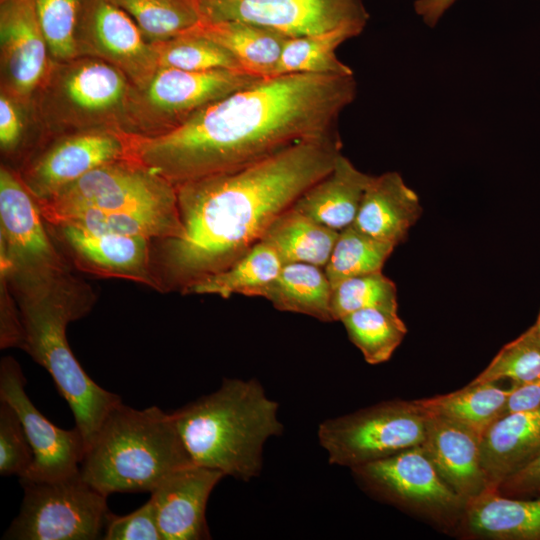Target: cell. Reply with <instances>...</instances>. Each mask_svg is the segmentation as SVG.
Returning a JSON list of instances; mask_svg holds the SVG:
<instances>
[{
    "mask_svg": "<svg viewBox=\"0 0 540 540\" xmlns=\"http://www.w3.org/2000/svg\"><path fill=\"white\" fill-rule=\"evenodd\" d=\"M354 74L265 77L153 136L129 134L128 157L177 186L237 170L298 142L338 133Z\"/></svg>",
    "mask_w": 540,
    "mask_h": 540,
    "instance_id": "obj_1",
    "label": "cell"
},
{
    "mask_svg": "<svg viewBox=\"0 0 540 540\" xmlns=\"http://www.w3.org/2000/svg\"><path fill=\"white\" fill-rule=\"evenodd\" d=\"M339 133L309 139L234 171L177 185L183 234L162 241V290L225 270L259 242L272 221L333 168Z\"/></svg>",
    "mask_w": 540,
    "mask_h": 540,
    "instance_id": "obj_2",
    "label": "cell"
},
{
    "mask_svg": "<svg viewBox=\"0 0 540 540\" xmlns=\"http://www.w3.org/2000/svg\"><path fill=\"white\" fill-rule=\"evenodd\" d=\"M25 330L24 351L44 367L73 412L86 449L121 398L94 382L73 355L66 338L69 322L86 315L94 296L69 272L55 278L8 283Z\"/></svg>",
    "mask_w": 540,
    "mask_h": 540,
    "instance_id": "obj_3",
    "label": "cell"
},
{
    "mask_svg": "<svg viewBox=\"0 0 540 540\" xmlns=\"http://www.w3.org/2000/svg\"><path fill=\"white\" fill-rule=\"evenodd\" d=\"M278 410L256 379L225 378L171 414L194 464L249 481L262 470L266 441L283 431Z\"/></svg>",
    "mask_w": 540,
    "mask_h": 540,
    "instance_id": "obj_4",
    "label": "cell"
},
{
    "mask_svg": "<svg viewBox=\"0 0 540 540\" xmlns=\"http://www.w3.org/2000/svg\"><path fill=\"white\" fill-rule=\"evenodd\" d=\"M194 464L172 414L157 406L118 404L106 417L80 465L82 478L107 497L152 492L175 470Z\"/></svg>",
    "mask_w": 540,
    "mask_h": 540,
    "instance_id": "obj_5",
    "label": "cell"
},
{
    "mask_svg": "<svg viewBox=\"0 0 540 540\" xmlns=\"http://www.w3.org/2000/svg\"><path fill=\"white\" fill-rule=\"evenodd\" d=\"M132 89L130 80L113 65L81 56L51 62L33 99L40 121L49 130L123 132Z\"/></svg>",
    "mask_w": 540,
    "mask_h": 540,
    "instance_id": "obj_6",
    "label": "cell"
},
{
    "mask_svg": "<svg viewBox=\"0 0 540 540\" xmlns=\"http://www.w3.org/2000/svg\"><path fill=\"white\" fill-rule=\"evenodd\" d=\"M262 78L234 69L191 72L158 67L144 86H133L123 132L139 136L164 133Z\"/></svg>",
    "mask_w": 540,
    "mask_h": 540,
    "instance_id": "obj_7",
    "label": "cell"
},
{
    "mask_svg": "<svg viewBox=\"0 0 540 540\" xmlns=\"http://www.w3.org/2000/svg\"><path fill=\"white\" fill-rule=\"evenodd\" d=\"M21 508L3 539L95 540L103 537L107 496L80 473L51 481L20 479Z\"/></svg>",
    "mask_w": 540,
    "mask_h": 540,
    "instance_id": "obj_8",
    "label": "cell"
},
{
    "mask_svg": "<svg viewBox=\"0 0 540 540\" xmlns=\"http://www.w3.org/2000/svg\"><path fill=\"white\" fill-rule=\"evenodd\" d=\"M426 420L415 400L385 401L327 419L317 435L331 464L352 469L422 445Z\"/></svg>",
    "mask_w": 540,
    "mask_h": 540,
    "instance_id": "obj_9",
    "label": "cell"
},
{
    "mask_svg": "<svg viewBox=\"0 0 540 540\" xmlns=\"http://www.w3.org/2000/svg\"><path fill=\"white\" fill-rule=\"evenodd\" d=\"M45 221L80 209L178 210L175 185L126 158L88 172L47 200L37 201Z\"/></svg>",
    "mask_w": 540,
    "mask_h": 540,
    "instance_id": "obj_10",
    "label": "cell"
},
{
    "mask_svg": "<svg viewBox=\"0 0 540 540\" xmlns=\"http://www.w3.org/2000/svg\"><path fill=\"white\" fill-rule=\"evenodd\" d=\"M44 220L20 177L1 166L0 273L8 281L46 280L69 272Z\"/></svg>",
    "mask_w": 540,
    "mask_h": 540,
    "instance_id": "obj_11",
    "label": "cell"
},
{
    "mask_svg": "<svg viewBox=\"0 0 540 540\" xmlns=\"http://www.w3.org/2000/svg\"><path fill=\"white\" fill-rule=\"evenodd\" d=\"M203 23L243 21L288 37L339 27L363 32L369 14L363 0H196Z\"/></svg>",
    "mask_w": 540,
    "mask_h": 540,
    "instance_id": "obj_12",
    "label": "cell"
},
{
    "mask_svg": "<svg viewBox=\"0 0 540 540\" xmlns=\"http://www.w3.org/2000/svg\"><path fill=\"white\" fill-rule=\"evenodd\" d=\"M352 471L371 492L399 506L439 520L463 514L464 500L443 480L421 445Z\"/></svg>",
    "mask_w": 540,
    "mask_h": 540,
    "instance_id": "obj_13",
    "label": "cell"
},
{
    "mask_svg": "<svg viewBox=\"0 0 540 540\" xmlns=\"http://www.w3.org/2000/svg\"><path fill=\"white\" fill-rule=\"evenodd\" d=\"M26 380L18 362L10 356L0 363V400L17 412L33 450V462L25 477L51 481L80 473L86 451L81 432L65 430L50 422L25 392Z\"/></svg>",
    "mask_w": 540,
    "mask_h": 540,
    "instance_id": "obj_14",
    "label": "cell"
},
{
    "mask_svg": "<svg viewBox=\"0 0 540 540\" xmlns=\"http://www.w3.org/2000/svg\"><path fill=\"white\" fill-rule=\"evenodd\" d=\"M129 135L95 129L64 135L35 157L21 181L37 201L47 200L93 169L128 158Z\"/></svg>",
    "mask_w": 540,
    "mask_h": 540,
    "instance_id": "obj_15",
    "label": "cell"
},
{
    "mask_svg": "<svg viewBox=\"0 0 540 540\" xmlns=\"http://www.w3.org/2000/svg\"><path fill=\"white\" fill-rule=\"evenodd\" d=\"M79 57L99 58L125 74L135 88L158 69L157 53L132 18L111 0H88L78 34Z\"/></svg>",
    "mask_w": 540,
    "mask_h": 540,
    "instance_id": "obj_16",
    "label": "cell"
},
{
    "mask_svg": "<svg viewBox=\"0 0 540 540\" xmlns=\"http://www.w3.org/2000/svg\"><path fill=\"white\" fill-rule=\"evenodd\" d=\"M0 50L2 91L28 104L52 62L33 0H0Z\"/></svg>",
    "mask_w": 540,
    "mask_h": 540,
    "instance_id": "obj_17",
    "label": "cell"
},
{
    "mask_svg": "<svg viewBox=\"0 0 540 540\" xmlns=\"http://www.w3.org/2000/svg\"><path fill=\"white\" fill-rule=\"evenodd\" d=\"M75 265L91 274L129 279L158 290L151 261V240L90 232L69 224H49Z\"/></svg>",
    "mask_w": 540,
    "mask_h": 540,
    "instance_id": "obj_18",
    "label": "cell"
},
{
    "mask_svg": "<svg viewBox=\"0 0 540 540\" xmlns=\"http://www.w3.org/2000/svg\"><path fill=\"white\" fill-rule=\"evenodd\" d=\"M225 475L197 464L181 467L150 492L162 540L209 539L206 506Z\"/></svg>",
    "mask_w": 540,
    "mask_h": 540,
    "instance_id": "obj_19",
    "label": "cell"
},
{
    "mask_svg": "<svg viewBox=\"0 0 540 540\" xmlns=\"http://www.w3.org/2000/svg\"><path fill=\"white\" fill-rule=\"evenodd\" d=\"M426 415L421 446L443 480L466 504L489 489L482 465L481 437L453 421Z\"/></svg>",
    "mask_w": 540,
    "mask_h": 540,
    "instance_id": "obj_20",
    "label": "cell"
},
{
    "mask_svg": "<svg viewBox=\"0 0 540 540\" xmlns=\"http://www.w3.org/2000/svg\"><path fill=\"white\" fill-rule=\"evenodd\" d=\"M422 214L417 193L398 172L372 176L353 225L395 246L404 242Z\"/></svg>",
    "mask_w": 540,
    "mask_h": 540,
    "instance_id": "obj_21",
    "label": "cell"
},
{
    "mask_svg": "<svg viewBox=\"0 0 540 540\" xmlns=\"http://www.w3.org/2000/svg\"><path fill=\"white\" fill-rule=\"evenodd\" d=\"M480 444L489 489L497 490L540 454V407L504 414L482 434Z\"/></svg>",
    "mask_w": 540,
    "mask_h": 540,
    "instance_id": "obj_22",
    "label": "cell"
},
{
    "mask_svg": "<svg viewBox=\"0 0 540 540\" xmlns=\"http://www.w3.org/2000/svg\"><path fill=\"white\" fill-rule=\"evenodd\" d=\"M371 177L341 153L330 172L305 190L293 207L340 232L354 223Z\"/></svg>",
    "mask_w": 540,
    "mask_h": 540,
    "instance_id": "obj_23",
    "label": "cell"
},
{
    "mask_svg": "<svg viewBox=\"0 0 540 540\" xmlns=\"http://www.w3.org/2000/svg\"><path fill=\"white\" fill-rule=\"evenodd\" d=\"M467 530L500 540H540V496L510 497L487 489L467 502L462 514Z\"/></svg>",
    "mask_w": 540,
    "mask_h": 540,
    "instance_id": "obj_24",
    "label": "cell"
},
{
    "mask_svg": "<svg viewBox=\"0 0 540 540\" xmlns=\"http://www.w3.org/2000/svg\"><path fill=\"white\" fill-rule=\"evenodd\" d=\"M197 28L226 48L243 71L260 77L274 76L289 38L276 30L243 21L201 22Z\"/></svg>",
    "mask_w": 540,
    "mask_h": 540,
    "instance_id": "obj_25",
    "label": "cell"
},
{
    "mask_svg": "<svg viewBox=\"0 0 540 540\" xmlns=\"http://www.w3.org/2000/svg\"><path fill=\"white\" fill-rule=\"evenodd\" d=\"M48 224H69L90 232L143 237L149 240L179 238L183 225L178 210L103 211L80 209L64 213Z\"/></svg>",
    "mask_w": 540,
    "mask_h": 540,
    "instance_id": "obj_26",
    "label": "cell"
},
{
    "mask_svg": "<svg viewBox=\"0 0 540 540\" xmlns=\"http://www.w3.org/2000/svg\"><path fill=\"white\" fill-rule=\"evenodd\" d=\"M332 286L324 268L308 263L284 264L278 276L264 288L260 297L280 311L332 321Z\"/></svg>",
    "mask_w": 540,
    "mask_h": 540,
    "instance_id": "obj_27",
    "label": "cell"
},
{
    "mask_svg": "<svg viewBox=\"0 0 540 540\" xmlns=\"http://www.w3.org/2000/svg\"><path fill=\"white\" fill-rule=\"evenodd\" d=\"M510 388H502L495 382L473 383L443 395L415 400L428 415L453 421L479 435L504 415Z\"/></svg>",
    "mask_w": 540,
    "mask_h": 540,
    "instance_id": "obj_28",
    "label": "cell"
},
{
    "mask_svg": "<svg viewBox=\"0 0 540 540\" xmlns=\"http://www.w3.org/2000/svg\"><path fill=\"white\" fill-rule=\"evenodd\" d=\"M339 231L330 229L289 207L269 225L261 240L269 243L283 264L308 263L324 268Z\"/></svg>",
    "mask_w": 540,
    "mask_h": 540,
    "instance_id": "obj_29",
    "label": "cell"
},
{
    "mask_svg": "<svg viewBox=\"0 0 540 540\" xmlns=\"http://www.w3.org/2000/svg\"><path fill=\"white\" fill-rule=\"evenodd\" d=\"M283 265L276 250L260 240L228 268L195 282L183 294H211L222 298H229L233 294L260 297Z\"/></svg>",
    "mask_w": 540,
    "mask_h": 540,
    "instance_id": "obj_30",
    "label": "cell"
},
{
    "mask_svg": "<svg viewBox=\"0 0 540 540\" xmlns=\"http://www.w3.org/2000/svg\"><path fill=\"white\" fill-rule=\"evenodd\" d=\"M362 31L339 27L330 31L289 37L282 50L275 75L283 74H354L336 55V49Z\"/></svg>",
    "mask_w": 540,
    "mask_h": 540,
    "instance_id": "obj_31",
    "label": "cell"
},
{
    "mask_svg": "<svg viewBox=\"0 0 540 540\" xmlns=\"http://www.w3.org/2000/svg\"><path fill=\"white\" fill-rule=\"evenodd\" d=\"M340 321L350 341L372 365L389 360L407 333L398 311L384 308L358 310Z\"/></svg>",
    "mask_w": 540,
    "mask_h": 540,
    "instance_id": "obj_32",
    "label": "cell"
},
{
    "mask_svg": "<svg viewBox=\"0 0 540 540\" xmlns=\"http://www.w3.org/2000/svg\"><path fill=\"white\" fill-rule=\"evenodd\" d=\"M111 1L132 18L150 44L170 40L202 22L196 0Z\"/></svg>",
    "mask_w": 540,
    "mask_h": 540,
    "instance_id": "obj_33",
    "label": "cell"
},
{
    "mask_svg": "<svg viewBox=\"0 0 540 540\" xmlns=\"http://www.w3.org/2000/svg\"><path fill=\"white\" fill-rule=\"evenodd\" d=\"M395 247L353 224L341 230L324 267L332 288L348 278L382 271Z\"/></svg>",
    "mask_w": 540,
    "mask_h": 540,
    "instance_id": "obj_34",
    "label": "cell"
},
{
    "mask_svg": "<svg viewBox=\"0 0 540 540\" xmlns=\"http://www.w3.org/2000/svg\"><path fill=\"white\" fill-rule=\"evenodd\" d=\"M197 27L170 40L153 44L158 67L191 72L242 70L226 48L202 34Z\"/></svg>",
    "mask_w": 540,
    "mask_h": 540,
    "instance_id": "obj_35",
    "label": "cell"
},
{
    "mask_svg": "<svg viewBox=\"0 0 540 540\" xmlns=\"http://www.w3.org/2000/svg\"><path fill=\"white\" fill-rule=\"evenodd\" d=\"M88 0H33L50 59L62 63L79 57L78 34Z\"/></svg>",
    "mask_w": 540,
    "mask_h": 540,
    "instance_id": "obj_36",
    "label": "cell"
},
{
    "mask_svg": "<svg viewBox=\"0 0 540 540\" xmlns=\"http://www.w3.org/2000/svg\"><path fill=\"white\" fill-rule=\"evenodd\" d=\"M366 308L398 311L396 285L382 271L348 278L332 288V321Z\"/></svg>",
    "mask_w": 540,
    "mask_h": 540,
    "instance_id": "obj_37",
    "label": "cell"
},
{
    "mask_svg": "<svg viewBox=\"0 0 540 540\" xmlns=\"http://www.w3.org/2000/svg\"><path fill=\"white\" fill-rule=\"evenodd\" d=\"M540 377V339L528 328L504 345L489 365L471 382H498L508 379L520 386Z\"/></svg>",
    "mask_w": 540,
    "mask_h": 540,
    "instance_id": "obj_38",
    "label": "cell"
},
{
    "mask_svg": "<svg viewBox=\"0 0 540 540\" xmlns=\"http://www.w3.org/2000/svg\"><path fill=\"white\" fill-rule=\"evenodd\" d=\"M33 462V450L14 408L0 404V474L23 478Z\"/></svg>",
    "mask_w": 540,
    "mask_h": 540,
    "instance_id": "obj_39",
    "label": "cell"
},
{
    "mask_svg": "<svg viewBox=\"0 0 540 540\" xmlns=\"http://www.w3.org/2000/svg\"><path fill=\"white\" fill-rule=\"evenodd\" d=\"M102 539L162 540L152 500L124 516L109 512Z\"/></svg>",
    "mask_w": 540,
    "mask_h": 540,
    "instance_id": "obj_40",
    "label": "cell"
},
{
    "mask_svg": "<svg viewBox=\"0 0 540 540\" xmlns=\"http://www.w3.org/2000/svg\"><path fill=\"white\" fill-rule=\"evenodd\" d=\"M10 293L6 279L1 276L0 346L1 349L19 347L24 350L25 330Z\"/></svg>",
    "mask_w": 540,
    "mask_h": 540,
    "instance_id": "obj_41",
    "label": "cell"
},
{
    "mask_svg": "<svg viewBox=\"0 0 540 540\" xmlns=\"http://www.w3.org/2000/svg\"><path fill=\"white\" fill-rule=\"evenodd\" d=\"M20 104L7 93L0 95V145L6 153L14 151L22 140L24 121Z\"/></svg>",
    "mask_w": 540,
    "mask_h": 540,
    "instance_id": "obj_42",
    "label": "cell"
},
{
    "mask_svg": "<svg viewBox=\"0 0 540 540\" xmlns=\"http://www.w3.org/2000/svg\"><path fill=\"white\" fill-rule=\"evenodd\" d=\"M497 491L510 497L540 495V454L522 470L504 480Z\"/></svg>",
    "mask_w": 540,
    "mask_h": 540,
    "instance_id": "obj_43",
    "label": "cell"
},
{
    "mask_svg": "<svg viewBox=\"0 0 540 540\" xmlns=\"http://www.w3.org/2000/svg\"><path fill=\"white\" fill-rule=\"evenodd\" d=\"M538 407H540V377L524 385H513L504 414Z\"/></svg>",
    "mask_w": 540,
    "mask_h": 540,
    "instance_id": "obj_44",
    "label": "cell"
},
{
    "mask_svg": "<svg viewBox=\"0 0 540 540\" xmlns=\"http://www.w3.org/2000/svg\"><path fill=\"white\" fill-rule=\"evenodd\" d=\"M458 0H415L414 11L429 27L433 28Z\"/></svg>",
    "mask_w": 540,
    "mask_h": 540,
    "instance_id": "obj_45",
    "label": "cell"
},
{
    "mask_svg": "<svg viewBox=\"0 0 540 540\" xmlns=\"http://www.w3.org/2000/svg\"><path fill=\"white\" fill-rule=\"evenodd\" d=\"M531 328L536 334V336L540 339V311L538 313L536 322L534 323V325L531 326Z\"/></svg>",
    "mask_w": 540,
    "mask_h": 540,
    "instance_id": "obj_46",
    "label": "cell"
}]
</instances>
